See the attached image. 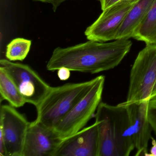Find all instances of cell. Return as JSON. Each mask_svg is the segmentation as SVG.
Returning a JSON list of instances; mask_svg holds the SVG:
<instances>
[{
    "label": "cell",
    "mask_w": 156,
    "mask_h": 156,
    "mask_svg": "<svg viewBox=\"0 0 156 156\" xmlns=\"http://www.w3.org/2000/svg\"><path fill=\"white\" fill-rule=\"evenodd\" d=\"M132 43L129 39L109 43L89 41L74 46L55 49L46 65L49 71L66 67L71 71L96 74L116 67L129 52Z\"/></svg>",
    "instance_id": "obj_1"
},
{
    "label": "cell",
    "mask_w": 156,
    "mask_h": 156,
    "mask_svg": "<svg viewBox=\"0 0 156 156\" xmlns=\"http://www.w3.org/2000/svg\"><path fill=\"white\" fill-rule=\"evenodd\" d=\"M98 126V156H129L135 149L126 107L101 102L94 115Z\"/></svg>",
    "instance_id": "obj_2"
},
{
    "label": "cell",
    "mask_w": 156,
    "mask_h": 156,
    "mask_svg": "<svg viewBox=\"0 0 156 156\" xmlns=\"http://www.w3.org/2000/svg\"><path fill=\"white\" fill-rule=\"evenodd\" d=\"M96 80V77L86 82L51 87L49 93L36 107L35 120L47 127L54 129L86 94Z\"/></svg>",
    "instance_id": "obj_3"
},
{
    "label": "cell",
    "mask_w": 156,
    "mask_h": 156,
    "mask_svg": "<svg viewBox=\"0 0 156 156\" xmlns=\"http://www.w3.org/2000/svg\"><path fill=\"white\" fill-rule=\"evenodd\" d=\"M156 81V44H146L130 70L126 100L118 105L126 106L148 101Z\"/></svg>",
    "instance_id": "obj_4"
},
{
    "label": "cell",
    "mask_w": 156,
    "mask_h": 156,
    "mask_svg": "<svg viewBox=\"0 0 156 156\" xmlns=\"http://www.w3.org/2000/svg\"><path fill=\"white\" fill-rule=\"evenodd\" d=\"M105 83V76L96 77L95 82L86 94L54 128L62 139L83 129L94 116L101 102Z\"/></svg>",
    "instance_id": "obj_5"
},
{
    "label": "cell",
    "mask_w": 156,
    "mask_h": 156,
    "mask_svg": "<svg viewBox=\"0 0 156 156\" xmlns=\"http://www.w3.org/2000/svg\"><path fill=\"white\" fill-rule=\"evenodd\" d=\"M0 65L12 78L26 103L37 106L51 87L28 65L8 59H1Z\"/></svg>",
    "instance_id": "obj_6"
},
{
    "label": "cell",
    "mask_w": 156,
    "mask_h": 156,
    "mask_svg": "<svg viewBox=\"0 0 156 156\" xmlns=\"http://www.w3.org/2000/svg\"><path fill=\"white\" fill-rule=\"evenodd\" d=\"M30 122L16 108L2 105L0 112V138L4 140L7 156H23Z\"/></svg>",
    "instance_id": "obj_7"
},
{
    "label": "cell",
    "mask_w": 156,
    "mask_h": 156,
    "mask_svg": "<svg viewBox=\"0 0 156 156\" xmlns=\"http://www.w3.org/2000/svg\"><path fill=\"white\" fill-rule=\"evenodd\" d=\"M138 0H121L103 11L98 19L85 32L89 41L105 42L115 40L123 21Z\"/></svg>",
    "instance_id": "obj_8"
},
{
    "label": "cell",
    "mask_w": 156,
    "mask_h": 156,
    "mask_svg": "<svg viewBox=\"0 0 156 156\" xmlns=\"http://www.w3.org/2000/svg\"><path fill=\"white\" fill-rule=\"evenodd\" d=\"M99 136L98 123L71 135L61 141L54 156H98Z\"/></svg>",
    "instance_id": "obj_9"
},
{
    "label": "cell",
    "mask_w": 156,
    "mask_h": 156,
    "mask_svg": "<svg viewBox=\"0 0 156 156\" xmlns=\"http://www.w3.org/2000/svg\"><path fill=\"white\" fill-rule=\"evenodd\" d=\"M62 140L54 129L35 120L27 130L23 156H54Z\"/></svg>",
    "instance_id": "obj_10"
},
{
    "label": "cell",
    "mask_w": 156,
    "mask_h": 156,
    "mask_svg": "<svg viewBox=\"0 0 156 156\" xmlns=\"http://www.w3.org/2000/svg\"><path fill=\"white\" fill-rule=\"evenodd\" d=\"M148 101L134 103L126 106L129 124L132 130L135 156H147L148 146L152 130L147 117Z\"/></svg>",
    "instance_id": "obj_11"
},
{
    "label": "cell",
    "mask_w": 156,
    "mask_h": 156,
    "mask_svg": "<svg viewBox=\"0 0 156 156\" xmlns=\"http://www.w3.org/2000/svg\"><path fill=\"white\" fill-rule=\"evenodd\" d=\"M155 1L138 0L123 21L115 40L132 38L135 31L145 19Z\"/></svg>",
    "instance_id": "obj_12"
},
{
    "label": "cell",
    "mask_w": 156,
    "mask_h": 156,
    "mask_svg": "<svg viewBox=\"0 0 156 156\" xmlns=\"http://www.w3.org/2000/svg\"><path fill=\"white\" fill-rule=\"evenodd\" d=\"M0 94L1 101L7 100L16 108L21 107L26 103L16 84L2 66H0Z\"/></svg>",
    "instance_id": "obj_13"
},
{
    "label": "cell",
    "mask_w": 156,
    "mask_h": 156,
    "mask_svg": "<svg viewBox=\"0 0 156 156\" xmlns=\"http://www.w3.org/2000/svg\"><path fill=\"white\" fill-rule=\"evenodd\" d=\"M132 38L144 42L146 44H156V0Z\"/></svg>",
    "instance_id": "obj_14"
},
{
    "label": "cell",
    "mask_w": 156,
    "mask_h": 156,
    "mask_svg": "<svg viewBox=\"0 0 156 156\" xmlns=\"http://www.w3.org/2000/svg\"><path fill=\"white\" fill-rule=\"evenodd\" d=\"M31 45L30 40L20 38L14 39L7 45L6 58L12 62L23 61L30 52Z\"/></svg>",
    "instance_id": "obj_15"
},
{
    "label": "cell",
    "mask_w": 156,
    "mask_h": 156,
    "mask_svg": "<svg viewBox=\"0 0 156 156\" xmlns=\"http://www.w3.org/2000/svg\"><path fill=\"white\" fill-rule=\"evenodd\" d=\"M147 117L152 130L156 136V95L148 101Z\"/></svg>",
    "instance_id": "obj_16"
},
{
    "label": "cell",
    "mask_w": 156,
    "mask_h": 156,
    "mask_svg": "<svg viewBox=\"0 0 156 156\" xmlns=\"http://www.w3.org/2000/svg\"><path fill=\"white\" fill-rule=\"evenodd\" d=\"M71 71L66 67H61L57 70V76L61 81H66L71 76Z\"/></svg>",
    "instance_id": "obj_17"
},
{
    "label": "cell",
    "mask_w": 156,
    "mask_h": 156,
    "mask_svg": "<svg viewBox=\"0 0 156 156\" xmlns=\"http://www.w3.org/2000/svg\"><path fill=\"white\" fill-rule=\"evenodd\" d=\"M68 0H34V1L40 2L49 3L52 4L53 6V10L55 12L57 8L59 6L64 2Z\"/></svg>",
    "instance_id": "obj_18"
},
{
    "label": "cell",
    "mask_w": 156,
    "mask_h": 156,
    "mask_svg": "<svg viewBox=\"0 0 156 156\" xmlns=\"http://www.w3.org/2000/svg\"><path fill=\"white\" fill-rule=\"evenodd\" d=\"M120 1L121 0H100L101 9L102 11L105 10L112 7Z\"/></svg>",
    "instance_id": "obj_19"
},
{
    "label": "cell",
    "mask_w": 156,
    "mask_h": 156,
    "mask_svg": "<svg viewBox=\"0 0 156 156\" xmlns=\"http://www.w3.org/2000/svg\"><path fill=\"white\" fill-rule=\"evenodd\" d=\"M151 139V140L152 147L151 148L150 153H148L147 156H156V141L152 136Z\"/></svg>",
    "instance_id": "obj_20"
},
{
    "label": "cell",
    "mask_w": 156,
    "mask_h": 156,
    "mask_svg": "<svg viewBox=\"0 0 156 156\" xmlns=\"http://www.w3.org/2000/svg\"><path fill=\"white\" fill-rule=\"evenodd\" d=\"M156 95V81L153 86V88H152V91H151V95L150 99L151 98L153 97Z\"/></svg>",
    "instance_id": "obj_21"
},
{
    "label": "cell",
    "mask_w": 156,
    "mask_h": 156,
    "mask_svg": "<svg viewBox=\"0 0 156 156\" xmlns=\"http://www.w3.org/2000/svg\"><path fill=\"white\" fill-rule=\"evenodd\" d=\"M97 1H100V0H97Z\"/></svg>",
    "instance_id": "obj_22"
}]
</instances>
